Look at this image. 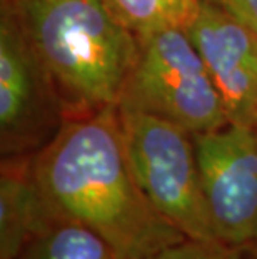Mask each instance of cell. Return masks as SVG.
<instances>
[{"mask_svg": "<svg viewBox=\"0 0 257 259\" xmlns=\"http://www.w3.org/2000/svg\"><path fill=\"white\" fill-rule=\"evenodd\" d=\"M32 172L47 212L92 229L117 259H147L185 238L135 181L117 106L64 119L32 156Z\"/></svg>", "mask_w": 257, "mask_h": 259, "instance_id": "obj_1", "label": "cell"}, {"mask_svg": "<svg viewBox=\"0 0 257 259\" xmlns=\"http://www.w3.org/2000/svg\"><path fill=\"white\" fill-rule=\"evenodd\" d=\"M50 79L64 117L117 106L139 37L107 0H10Z\"/></svg>", "mask_w": 257, "mask_h": 259, "instance_id": "obj_2", "label": "cell"}, {"mask_svg": "<svg viewBox=\"0 0 257 259\" xmlns=\"http://www.w3.org/2000/svg\"><path fill=\"white\" fill-rule=\"evenodd\" d=\"M124 149L139 187L185 238L217 239L200 186L194 136L156 114L117 104Z\"/></svg>", "mask_w": 257, "mask_h": 259, "instance_id": "obj_3", "label": "cell"}, {"mask_svg": "<svg viewBox=\"0 0 257 259\" xmlns=\"http://www.w3.org/2000/svg\"><path fill=\"white\" fill-rule=\"evenodd\" d=\"M119 104L156 114L190 134L229 124L222 97L180 24L139 37V52Z\"/></svg>", "mask_w": 257, "mask_h": 259, "instance_id": "obj_4", "label": "cell"}, {"mask_svg": "<svg viewBox=\"0 0 257 259\" xmlns=\"http://www.w3.org/2000/svg\"><path fill=\"white\" fill-rule=\"evenodd\" d=\"M64 117L57 94L10 0L0 14V149L2 157L32 156Z\"/></svg>", "mask_w": 257, "mask_h": 259, "instance_id": "obj_5", "label": "cell"}, {"mask_svg": "<svg viewBox=\"0 0 257 259\" xmlns=\"http://www.w3.org/2000/svg\"><path fill=\"white\" fill-rule=\"evenodd\" d=\"M200 186L219 241L257 244V131L226 124L194 136Z\"/></svg>", "mask_w": 257, "mask_h": 259, "instance_id": "obj_6", "label": "cell"}, {"mask_svg": "<svg viewBox=\"0 0 257 259\" xmlns=\"http://www.w3.org/2000/svg\"><path fill=\"white\" fill-rule=\"evenodd\" d=\"M180 25L222 97L229 122L257 124V32L207 0H190Z\"/></svg>", "mask_w": 257, "mask_h": 259, "instance_id": "obj_7", "label": "cell"}, {"mask_svg": "<svg viewBox=\"0 0 257 259\" xmlns=\"http://www.w3.org/2000/svg\"><path fill=\"white\" fill-rule=\"evenodd\" d=\"M32 156L2 159L0 259L17 257L27 241L50 218L32 172Z\"/></svg>", "mask_w": 257, "mask_h": 259, "instance_id": "obj_8", "label": "cell"}, {"mask_svg": "<svg viewBox=\"0 0 257 259\" xmlns=\"http://www.w3.org/2000/svg\"><path fill=\"white\" fill-rule=\"evenodd\" d=\"M15 259H117V256L92 229L50 216Z\"/></svg>", "mask_w": 257, "mask_h": 259, "instance_id": "obj_9", "label": "cell"}, {"mask_svg": "<svg viewBox=\"0 0 257 259\" xmlns=\"http://www.w3.org/2000/svg\"><path fill=\"white\" fill-rule=\"evenodd\" d=\"M190 0H107L119 20L137 37L180 24Z\"/></svg>", "mask_w": 257, "mask_h": 259, "instance_id": "obj_10", "label": "cell"}, {"mask_svg": "<svg viewBox=\"0 0 257 259\" xmlns=\"http://www.w3.org/2000/svg\"><path fill=\"white\" fill-rule=\"evenodd\" d=\"M147 259H247V247L227 244L219 239L184 238Z\"/></svg>", "mask_w": 257, "mask_h": 259, "instance_id": "obj_11", "label": "cell"}, {"mask_svg": "<svg viewBox=\"0 0 257 259\" xmlns=\"http://www.w3.org/2000/svg\"><path fill=\"white\" fill-rule=\"evenodd\" d=\"M257 32V0H207Z\"/></svg>", "mask_w": 257, "mask_h": 259, "instance_id": "obj_12", "label": "cell"}, {"mask_svg": "<svg viewBox=\"0 0 257 259\" xmlns=\"http://www.w3.org/2000/svg\"><path fill=\"white\" fill-rule=\"evenodd\" d=\"M247 259H257V244L247 247Z\"/></svg>", "mask_w": 257, "mask_h": 259, "instance_id": "obj_13", "label": "cell"}, {"mask_svg": "<svg viewBox=\"0 0 257 259\" xmlns=\"http://www.w3.org/2000/svg\"><path fill=\"white\" fill-rule=\"evenodd\" d=\"M255 131H257V124H255Z\"/></svg>", "mask_w": 257, "mask_h": 259, "instance_id": "obj_14", "label": "cell"}]
</instances>
